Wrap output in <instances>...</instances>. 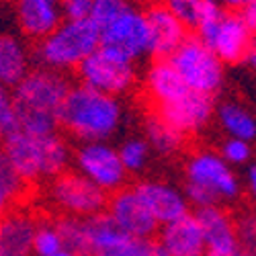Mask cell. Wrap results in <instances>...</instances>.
I'll list each match as a JSON object with an SVG mask.
<instances>
[{
  "instance_id": "cell-32",
  "label": "cell",
  "mask_w": 256,
  "mask_h": 256,
  "mask_svg": "<svg viewBox=\"0 0 256 256\" xmlns=\"http://www.w3.org/2000/svg\"><path fill=\"white\" fill-rule=\"evenodd\" d=\"M240 248L246 256H256V211H244L236 218Z\"/></svg>"
},
{
  "instance_id": "cell-36",
  "label": "cell",
  "mask_w": 256,
  "mask_h": 256,
  "mask_svg": "<svg viewBox=\"0 0 256 256\" xmlns=\"http://www.w3.org/2000/svg\"><path fill=\"white\" fill-rule=\"evenodd\" d=\"M218 2L224 8H228V10H240V12H244L246 8H250L256 2V0H218Z\"/></svg>"
},
{
  "instance_id": "cell-34",
  "label": "cell",
  "mask_w": 256,
  "mask_h": 256,
  "mask_svg": "<svg viewBox=\"0 0 256 256\" xmlns=\"http://www.w3.org/2000/svg\"><path fill=\"white\" fill-rule=\"evenodd\" d=\"M94 0H62L66 18H88Z\"/></svg>"
},
{
  "instance_id": "cell-39",
  "label": "cell",
  "mask_w": 256,
  "mask_h": 256,
  "mask_svg": "<svg viewBox=\"0 0 256 256\" xmlns=\"http://www.w3.org/2000/svg\"><path fill=\"white\" fill-rule=\"evenodd\" d=\"M35 256H76V254L64 248V250H60V252H54V254H35Z\"/></svg>"
},
{
  "instance_id": "cell-6",
  "label": "cell",
  "mask_w": 256,
  "mask_h": 256,
  "mask_svg": "<svg viewBox=\"0 0 256 256\" xmlns=\"http://www.w3.org/2000/svg\"><path fill=\"white\" fill-rule=\"evenodd\" d=\"M195 31L209 50L224 60L226 66H238L246 62L256 37V29L250 25L244 12L228 10L218 0H207Z\"/></svg>"
},
{
  "instance_id": "cell-37",
  "label": "cell",
  "mask_w": 256,
  "mask_h": 256,
  "mask_svg": "<svg viewBox=\"0 0 256 256\" xmlns=\"http://www.w3.org/2000/svg\"><path fill=\"white\" fill-rule=\"evenodd\" d=\"M246 64L250 66L252 72H256V37H254V44H252V50H250V56H248Z\"/></svg>"
},
{
  "instance_id": "cell-12",
  "label": "cell",
  "mask_w": 256,
  "mask_h": 256,
  "mask_svg": "<svg viewBox=\"0 0 256 256\" xmlns=\"http://www.w3.org/2000/svg\"><path fill=\"white\" fill-rule=\"evenodd\" d=\"M100 46L134 62L150 56V29L146 12L138 6L123 12L111 25L100 29Z\"/></svg>"
},
{
  "instance_id": "cell-16",
  "label": "cell",
  "mask_w": 256,
  "mask_h": 256,
  "mask_svg": "<svg viewBox=\"0 0 256 256\" xmlns=\"http://www.w3.org/2000/svg\"><path fill=\"white\" fill-rule=\"evenodd\" d=\"M150 29V56L156 60H168L188 39V27L170 12L162 0H152L144 8Z\"/></svg>"
},
{
  "instance_id": "cell-31",
  "label": "cell",
  "mask_w": 256,
  "mask_h": 256,
  "mask_svg": "<svg viewBox=\"0 0 256 256\" xmlns=\"http://www.w3.org/2000/svg\"><path fill=\"white\" fill-rule=\"evenodd\" d=\"M170 8V12L176 14L188 29H197L203 10L207 6V0H162Z\"/></svg>"
},
{
  "instance_id": "cell-1",
  "label": "cell",
  "mask_w": 256,
  "mask_h": 256,
  "mask_svg": "<svg viewBox=\"0 0 256 256\" xmlns=\"http://www.w3.org/2000/svg\"><path fill=\"white\" fill-rule=\"evenodd\" d=\"M125 115L121 96L94 90L78 82L64 102L60 127L78 144L111 142L121 132Z\"/></svg>"
},
{
  "instance_id": "cell-11",
  "label": "cell",
  "mask_w": 256,
  "mask_h": 256,
  "mask_svg": "<svg viewBox=\"0 0 256 256\" xmlns=\"http://www.w3.org/2000/svg\"><path fill=\"white\" fill-rule=\"evenodd\" d=\"M92 256H168L158 238H136L121 232L109 213L88 218Z\"/></svg>"
},
{
  "instance_id": "cell-5",
  "label": "cell",
  "mask_w": 256,
  "mask_h": 256,
  "mask_svg": "<svg viewBox=\"0 0 256 256\" xmlns=\"http://www.w3.org/2000/svg\"><path fill=\"white\" fill-rule=\"evenodd\" d=\"M100 48V27L88 18H64V23L46 39L35 44L37 66L58 72H76L82 62Z\"/></svg>"
},
{
  "instance_id": "cell-38",
  "label": "cell",
  "mask_w": 256,
  "mask_h": 256,
  "mask_svg": "<svg viewBox=\"0 0 256 256\" xmlns=\"http://www.w3.org/2000/svg\"><path fill=\"white\" fill-rule=\"evenodd\" d=\"M244 14H246V18L250 20V25L256 29V2H254L250 8H246V10H244Z\"/></svg>"
},
{
  "instance_id": "cell-24",
  "label": "cell",
  "mask_w": 256,
  "mask_h": 256,
  "mask_svg": "<svg viewBox=\"0 0 256 256\" xmlns=\"http://www.w3.org/2000/svg\"><path fill=\"white\" fill-rule=\"evenodd\" d=\"M144 138L152 146V150L160 158H174L182 152L186 138L176 132L172 125L166 123L154 111L144 117Z\"/></svg>"
},
{
  "instance_id": "cell-20",
  "label": "cell",
  "mask_w": 256,
  "mask_h": 256,
  "mask_svg": "<svg viewBox=\"0 0 256 256\" xmlns=\"http://www.w3.org/2000/svg\"><path fill=\"white\" fill-rule=\"evenodd\" d=\"M190 88L170 60H154L144 72V92L152 111L174 102Z\"/></svg>"
},
{
  "instance_id": "cell-23",
  "label": "cell",
  "mask_w": 256,
  "mask_h": 256,
  "mask_svg": "<svg viewBox=\"0 0 256 256\" xmlns=\"http://www.w3.org/2000/svg\"><path fill=\"white\" fill-rule=\"evenodd\" d=\"M216 123L226 138H240L248 142L256 140V115L240 100H222L216 111Z\"/></svg>"
},
{
  "instance_id": "cell-22",
  "label": "cell",
  "mask_w": 256,
  "mask_h": 256,
  "mask_svg": "<svg viewBox=\"0 0 256 256\" xmlns=\"http://www.w3.org/2000/svg\"><path fill=\"white\" fill-rule=\"evenodd\" d=\"M33 50L29 41L18 33H4L0 37V82L4 88H14L33 70Z\"/></svg>"
},
{
  "instance_id": "cell-30",
  "label": "cell",
  "mask_w": 256,
  "mask_h": 256,
  "mask_svg": "<svg viewBox=\"0 0 256 256\" xmlns=\"http://www.w3.org/2000/svg\"><path fill=\"white\" fill-rule=\"evenodd\" d=\"M132 6H134L132 0H94L92 10H90V18L100 29H104L106 25H111L115 18H119Z\"/></svg>"
},
{
  "instance_id": "cell-2",
  "label": "cell",
  "mask_w": 256,
  "mask_h": 256,
  "mask_svg": "<svg viewBox=\"0 0 256 256\" xmlns=\"http://www.w3.org/2000/svg\"><path fill=\"white\" fill-rule=\"evenodd\" d=\"M70 90L72 84L64 72L41 66L33 68L14 88H10L20 117V130L31 134L58 132L62 109Z\"/></svg>"
},
{
  "instance_id": "cell-19",
  "label": "cell",
  "mask_w": 256,
  "mask_h": 256,
  "mask_svg": "<svg viewBox=\"0 0 256 256\" xmlns=\"http://www.w3.org/2000/svg\"><path fill=\"white\" fill-rule=\"evenodd\" d=\"M39 218L23 207L4 211L0 224V256H35V234Z\"/></svg>"
},
{
  "instance_id": "cell-21",
  "label": "cell",
  "mask_w": 256,
  "mask_h": 256,
  "mask_svg": "<svg viewBox=\"0 0 256 256\" xmlns=\"http://www.w3.org/2000/svg\"><path fill=\"white\" fill-rule=\"evenodd\" d=\"M158 240L168 256H207V244L195 213H186L176 222L160 228Z\"/></svg>"
},
{
  "instance_id": "cell-28",
  "label": "cell",
  "mask_w": 256,
  "mask_h": 256,
  "mask_svg": "<svg viewBox=\"0 0 256 256\" xmlns=\"http://www.w3.org/2000/svg\"><path fill=\"white\" fill-rule=\"evenodd\" d=\"M64 250V238L58 228V220L39 218L35 234V254H54Z\"/></svg>"
},
{
  "instance_id": "cell-13",
  "label": "cell",
  "mask_w": 256,
  "mask_h": 256,
  "mask_svg": "<svg viewBox=\"0 0 256 256\" xmlns=\"http://www.w3.org/2000/svg\"><path fill=\"white\" fill-rule=\"evenodd\" d=\"M106 213L121 232L136 238H154L162 228L142 199L136 184H125L117 193H113Z\"/></svg>"
},
{
  "instance_id": "cell-14",
  "label": "cell",
  "mask_w": 256,
  "mask_h": 256,
  "mask_svg": "<svg viewBox=\"0 0 256 256\" xmlns=\"http://www.w3.org/2000/svg\"><path fill=\"white\" fill-rule=\"evenodd\" d=\"M216 111H218L216 98L195 90H188L174 102L154 109L156 115H160L166 123L172 125L186 140L201 136L209 127V123L216 119Z\"/></svg>"
},
{
  "instance_id": "cell-10",
  "label": "cell",
  "mask_w": 256,
  "mask_h": 256,
  "mask_svg": "<svg viewBox=\"0 0 256 256\" xmlns=\"http://www.w3.org/2000/svg\"><path fill=\"white\" fill-rule=\"evenodd\" d=\"M80 174L92 180L109 195L127 184V168L119 156V148L111 142H86L74 148V164Z\"/></svg>"
},
{
  "instance_id": "cell-29",
  "label": "cell",
  "mask_w": 256,
  "mask_h": 256,
  "mask_svg": "<svg viewBox=\"0 0 256 256\" xmlns=\"http://www.w3.org/2000/svg\"><path fill=\"white\" fill-rule=\"evenodd\" d=\"M220 154L226 158L228 164H232L234 168H248L252 164V156H254V148L252 142L248 140H240V138H226L220 144Z\"/></svg>"
},
{
  "instance_id": "cell-4",
  "label": "cell",
  "mask_w": 256,
  "mask_h": 256,
  "mask_svg": "<svg viewBox=\"0 0 256 256\" xmlns=\"http://www.w3.org/2000/svg\"><path fill=\"white\" fill-rule=\"evenodd\" d=\"M182 188L190 205L201 209L236 203L242 195V180L220 150L199 148L182 162Z\"/></svg>"
},
{
  "instance_id": "cell-40",
  "label": "cell",
  "mask_w": 256,
  "mask_h": 256,
  "mask_svg": "<svg viewBox=\"0 0 256 256\" xmlns=\"http://www.w3.org/2000/svg\"><path fill=\"white\" fill-rule=\"evenodd\" d=\"M207 256H213V254H207ZM232 256H246L244 252H238V254H232Z\"/></svg>"
},
{
  "instance_id": "cell-9",
  "label": "cell",
  "mask_w": 256,
  "mask_h": 256,
  "mask_svg": "<svg viewBox=\"0 0 256 256\" xmlns=\"http://www.w3.org/2000/svg\"><path fill=\"white\" fill-rule=\"evenodd\" d=\"M138 62L127 60L117 52L106 48H98L92 56L82 62V66L76 70V78L84 86L94 90L125 96L134 90L138 84Z\"/></svg>"
},
{
  "instance_id": "cell-26",
  "label": "cell",
  "mask_w": 256,
  "mask_h": 256,
  "mask_svg": "<svg viewBox=\"0 0 256 256\" xmlns=\"http://www.w3.org/2000/svg\"><path fill=\"white\" fill-rule=\"evenodd\" d=\"M119 148V156L123 160V166L127 168L130 174H142L148 170L154 156L152 146L148 144L144 136H127L121 140Z\"/></svg>"
},
{
  "instance_id": "cell-7",
  "label": "cell",
  "mask_w": 256,
  "mask_h": 256,
  "mask_svg": "<svg viewBox=\"0 0 256 256\" xmlns=\"http://www.w3.org/2000/svg\"><path fill=\"white\" fill-rule=\"evenodd\" d=\"M44 195L54 211L74 218H92L104 213L111 199L106 190L80 174L76 168L48 180Z\"/></svg>"
},
{
  "instance_id": "cell-3",
  "label": "cell",
  "mask_w": 256,
  "mask_h": 256,
  "mask_svg": "<svg viewBox=\"0 0 256 256\" xmlns=\"http://www.w3.org/2000/svg\"><path fill=\"white\" fill-rule=\"evenodd\" d=\"M2 140V158L29 184L48 182L74 164V148H70V142L60 132L31 134L18 130Z\"/></svg>"
},
{
  "instance_id": "cell-15",
  "label": "cell",
  "mask_w": 256,
  "mask_h": 256,
  "mask_svg": "<svg viewBox=\"0 0 256 256\" xmlns=\"http://www.w3.org/2000/svg\"><path fill=\"white\" fill-rule=\"evenodd\" d=\"M10 14L16 33L35 44L54 33L66 18L62 0H10Z\"/></svg>"
},
{
  "instance_id": "cell-27",
  "label": "cell",
  "mask_w": 256,
  "mask_h": 256,
  "mask_svg": "<svg viewBox=\"0 0 256 256\" xmlns=\"http://www.w3.org/2000/svg\"><path fill=\"white\" fill-rule=\"evenodd\" d=\"M29 188V182L20 176L16 170L2 158L0 160V201H2V209L8 211L12 207H18L23 201L25 193Z\"/></svg>"
},
{
  "instance_id": "cell-8",
  "label": "cell",
  "mask_w": 256,
  "mask_h": 256,
  "mask_svg": "<svg viewBox=\"0 0 256 256\" xmlns=\"http://www.w3.org/2000/svg\"><path fill=\"white\" fill-rule=\"evenodd\" d=\"M168 60L190 90L216 96L224 88L226 64L199 35H188V39Z\"/></svg>"
},
{
  "instance_id": "cell-35",
  "label": "cell",
  "mask_w": 256,
  "mask_h": 256,
  "mask_svg": "<svg viewBox=\"0 0 256 256\" xmlns=\"http://www.w3.org/2000/svg\"><path fill=\"white\" fill-rule=\"evenodd\" d=\"M244 184H246V190H248V197H250L252 205L256 207V162H252V164L246 168Z\"/></svg>"
},
{
  "instance_id": "cell-17",
  "label": "cell",
  "mask_w": 256,
  "mask_h": 256,
  "mask_svg": "<svg viewBox=\"0 0 256 256\" xmlns=\"http://www.w3.org/2000/svg\"><path fill=\"white\" fill-rule=\"evenodd\" d=\"M201 224L207 254L213 256H232L242 252L238 238V222L224 205L201 207L195 211Z\"/></svg>"
},
{
  "instance_id": "cell-33",
  "label": "cell",
  "mask_w": 256,
  "mask_h": 256,
  "mask_svg": "<svg viewBox=\"0 0 256 256\" xmlns=\"http://www.w3.org/2000/svg\"><path fill=\"white\" fill-rule=\"evenodd\" d=\"M0 130H2V138L20 130L18 109L12 100V94L4 86H2V92H0Z\"/></svg>"
},
{
  "instance_id": "cell-25",
  "label": "cell",
  "mask_w": 256,
  "mask_h": 256,
  "mask_svg": "<svg viewBox=\"0 0 256 256\" xmlns=\"http://www.w3.org/2000/svg\"><path fill=\"white\" fill-rule=\"evenodd\" d=\"M58 228L64 238V248L74 252L76 256H92V242L88 232V218L60 216Z\"/></svg>"
},
{
  "instance_id": "cell-18",
  "label": "cell",
  "mask_w": 256,
  "mask_h": 256,
  "mask_svg": "<svg viewBox=\"0 0 256 256\" xmlns=\"http://www.w3.org/2000/svg\"><path fill=\"white\" fill-rule=\"evenodd\" d=\"M136 186L160 226L176 222L178 218L190 213V201L184 188L178 184H172L162 178H144L136 182Z\"/></svg>"
}]
</instances>
